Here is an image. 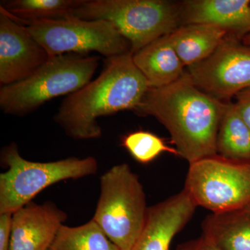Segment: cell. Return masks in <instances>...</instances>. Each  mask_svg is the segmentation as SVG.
<instances>
[{
    "mask_svg": "<svg viewBox=\"0 0 250 250\" xmlns=\"http://www.w3.org/2000/svg\"><path fill=\"white\" fill-rule=\"evenodd\" d=\"M228 103L199 89L186 72L172 84L149 88L134 111L164 125L179 156L190 164L217 154L219 126Z\"/></svg>",
    "mask_w": 250,
    "mask_h": 250,
    "instance_id": "cell-1",
    "label": "cell"
},
{
    "mask_svg": "<svg viewBox=\"0 0 250 250\" xmlns=\"http://www.w3.org/2000/svg\"><path fill=\"white\" fill-rule=\"evenodd\" d=\"M149 88L131 52L106 59L98 78L64 99L54 121L72 139H98L99 118L134 111Z\"/></svg>",
    "mask_w": 250,
    "mask_h": 250,
    "instance_id": "cell-2",
    "label": "cell"
},
{
    "mask_svg": "<svg viewBox=\"0 0 250 250\" xmlns=\"http://www.w3.org/2000/svg\"><path fill=\"white\" fill-rule=\"evenodd\" d=\"M100 57L65 54L49 59L26 80L1 86L0 108L6 114L22 116L43 104L70 95L91 82Z\"/></svg>",
    "mask_w": 250,
    "mask_h": 250,
    "instance_id": "cell-3",
    "label": "cell"
},
{
    "mask_svg": "<svg viewBox=\"0 0 250 250\" xmlns=\"http://www.w3.org/2000/svg\"><path fill=\"white\" fill-rule=\"evenodd\" d=\"M72 16L111 22L129 41L133 54L182 25L179 3L166 0H85Z\"/></svg>",
    "mask_w": 250,
    "mask_h": 250,
    "instance_id": "cell-4",
    "label": "cell"
},
{
    "mask_svg": "<svg viewBox=\"0 0 250 250\" xmlns=\"http://www.w3.org/2000/svg\"><path fill=\"white\" fill-rule=\"evenodd\" d=\"M1 161L7 170L0 174V213H14L52 184L83 178L98 171V161L93 156L53 162L27 161L15 143L1 149Z\"/></svg>",
    "mask_w": 250,
    "mask_h": 250,
    "instance_id": "cell-5",
    "label": "cell"
},
{
    "mask_svg": "<svg viewBox=\"0 0 250 250\" xmlns=\"http://www.w3.org/2000/svg\"><path fill=\"white\" fill-rule=\"evenodd\" d=\"M101 193L93 220L121 250H131L147 218L146 195L139 177L126 164L114 166L100 179Z\"/></svg>",
    "mask_w": 250,
    "mask_h": 250,
    "instance_id": "cell-6",
    "label": "cell"
},
{
    "mask_svg": "<svg viewBox=\"0 0 250 250\" xmlns=\"http://www.w3.org/2000/svg\"><path fill=\"white\" fill-rule=\"evenodd\" d=\"M184 190L195 205L222 213L250 204V161L215 155L189 164Z\"/></svg>",
    "mask_w": 250,
    "mask_h": 250,
    "instance_id": "cell-7",
    "label": "cell"
},
{
    "mask_svg": "<svg viewBox=\"0 0 250 250\" xmlns=\"http://www.w3.org/2000/svg\"><path fill=\"white\" fill-rule=\"evenodd\" d=\"M24 27L50 58L95 52L109 59L131 52L129 41L111 22L103 20L85 21L72 16Z\"/></svg>",
    "mask_w": 250,
    "mask_h": 250,
    "instance_id": "cell-8",
    "label": "cell"
},
{
    "mask_svg": "<svg viewBox=\"0 0 250 250\" xmlns=\"http://www.w3.org/2000/svg\"><path fill=\"white\" fill-rule=\"evenodd\" d=\"M187 69L199 89L218 100H229L250 88V47L229 36L210 57Z\"/></svg>",
    "mask_w": 250,
    "mask_h": 250,
    "instance_id": "cell-9",
    "label": "cell"
},
{
    "mask_svg": "<svg viewBox=\"0 0 250 250\" xmlns=\"http://www.w3.org/2000/svg\"><path fill=\"white\" fill-rule=\"evenodd\" d=\"M50 57L22 24L0 9V83L1 86L26 80Z\"/></svg>",
    "mask_w": 250,
    "mask_h": 250,
    "instance_id": "cell-10",
    "label": "cell"
},
{
    "mask_svg": "<svg viewBox=\"0 0 250 250\" xmlns=\"http://www.w3.org/2000/svg\"><path fill=\"white\" fill-rule=\"evenodd\" d=\"M66 219L53 202H29L13 213L9 250H48Z\"/></svg>",
    "mask_w": 250,
    "mask_h": 250,
    "instance_id": "cell-11",
    "label": "cell"
},
{
    "mask_svg": "<svg viewBox=\"0 0 250 250\" xmlns=\"http://www.w3.org/2000/svg\"><path fill=\"white\" fill-rule=\"evenodd\" d=\"M196 207L184 189L149 207L142 233L131 250H169L174 237L188 223Z\"/></svg>",
    "mask_w": 250,
    "mask_h": 250,
    "instance_id": "cell-12",
    "label": "cell"
},
{
    "mask_svg": "<svg viewBox=\"0 0 250 250\" xmlns=\"http://www.w3.org/2000/svg\"><path fill=\"white\" fill-rule=\"evenodd\" d=\"M181 24L222 28L233 39L250 34V0H188L179 3Z\"/></svg>",
    "mask_w": 250,
    "mask_h": 250,
    "instance_id": "cell-13",
    "label": "cell"
},
{
    "mask_svg": "<svg viewBox=\"0 0 250 250\" xmlns=\"http://www.w3.org/2000/svg\"><path fill=\"white\" fill-rule=\"evenodd\" d=\"M169 35L153 41L133 54L135 65L147 80L149 88L167 86L185 75V67Z\"/></svg>",
    "mask_w": 250,
    "mask_h": 250,
    "instance_id": "cell-14",
    "label": "cell"
},
{
    "mask_svg": "<svg viewBox=\"0 0 250 250\" xmlns=\"http://www.w3.org/2000/svg\"><path fill=\"white\" fill-rule=\"evenodd\" d=\"M228 35L225 29L210 24H187L169 37L184 67H188L210 57Z\"/></svg>",
    "mask_w": 250,
    "mask_h": 250,
    "instance_id": "cell-15",
    "label": "cell"
},
{
    "mask_svg": "<svg viewBox=\"0 0 250 250\" xmlns=\"http://www.w3.org/2000/svg\"><path fill=\"white\" fill-rule=\"evenodd\" d=\"M202 235L222 250H250V204L212 213L202 224Z\"/></svg>",
    "mask_w": 250,
    "mask_h": 250,
    "instance_id": "cell-16",
    "label": "cell"
},
{
    "mask_svg": "<svg viewBox=\"0 0 250 250\" xmlns=\"http://www.w3.org/2000/svg\"><path fill=\"white\" fill-rule=\"evenodd\" d=\"M85 0H9L1 1L0 9L24 26L72 16Z\"/></svg>",
    "mask_w": 250,
    "mask_h": 250,
    "instance_id": "cell-17",
    "label": "cell"
},
{
    "mask_svg": "<svg viewBox=\"0 0 250 250\" xmlns=\"http://www.w3.org/2000/svg\"><path fill=\"white\" fill-rule=\"evenodd\" d=\"M217 154L231 160L250 161V129L236 104L229 102L219 126Z\"/></svg>",
    "mask_w": 250,
    "mask_h": 250,
    "instance_id": "cell-18",
    "label": "cell"
},
{
    "mask_svg": "<svg viewBox=\"0 0 250 250\" xmlns=\"http://www.w3.org/2000/svg\"><path fill=\"white\" fill-rule=\"evenodd\" d=\"M48 250H121L92 219L81 226L62 225Z\"/></svg>",
    "mask_w": 250,
    "mask_h": 250,
    "instance_id": "cell-19",
    "label": "cell"
},
{
    "mask_svg": "<svg viewBox=\"0 0 250 250\" xmlns=\"http://www.w3.org/2000/svg\"><path fill=\"white\" fill-rule=\"evenodd\" d=\"M122 146L131 156L143 164L155 160L163 152H169L179 156L175 148L169 147L165 141L156 134L147 131H134L126 134L122 139Z\"/></svg>",
    "mask_w": 250,
    "mask_h": 250,
    "instance_id": "cell-20",
    "label": "cell"
},
{
    "mask_svg": "<svg viewBox=\"0 0 250 250\" xmlns=\"http://www.w3.org/2000/svg\"><path fill=\"white\" fill-rule=\"evenodd\" d=\"M12 215L11 213H0V250H9Z\"/></svg>",
    "mask_w": 250,
    "mask_h": 250,
    "instance_id": "cell-21",
    "label": "cell"
},
{
    "mask_svg": "<svg viewBox=\"0 0 250 250\" xmlns=\"http://www.w3.org/2000/svg\"><path fill=\"white\" fill-rule=\"evenodd\" d=\"M175 250H222L215 243L202 235L200 238L184 242Z\"/></svg>",
    "mask_w": 250,
    "mask_h": 250,
    "instance_id": "cell-22",
    "label": "cell"
},
{
    "mask_svg": "<svg viewBox=\"0 0 250 250\" xmlns=\"http://www.w3.org/2000/svg\"><path fill=\"white\" fill-rule=\"evenodd\" d=\"M236 107L246 124L250 129V88L236 95Z\"/></svg>",
    "mask_w": 250,
    "mask_h": 250,
    "instance_id": "cell-23",
    "label": "cell"
},
{
    "mask_svg": "<svg viewBox=\"0 0 250 250\" xmlns=\"http://www.w3.org/2000/svg\"><path fill=\"white\" fill-rule=\"evenodd\" d=\"M241 41L244 45L249 46V47H250V34H248V35L245 36V37L242 39Z\"/></svg>",
    "mask_w": 250,
    "mask_h": 250,
    "instance_id": "cell-24",
    "label": "cell"
}]
</instances>
